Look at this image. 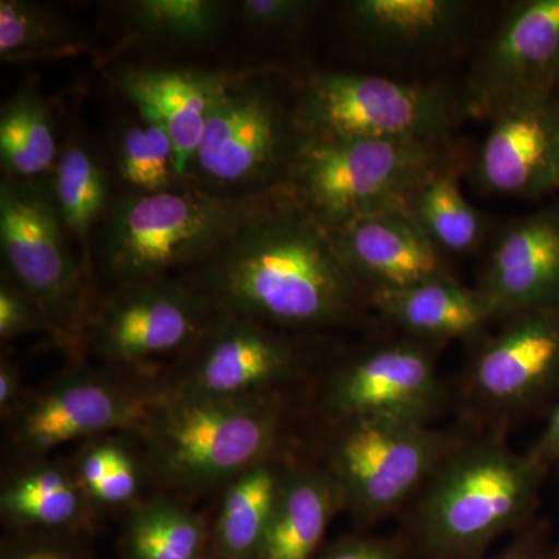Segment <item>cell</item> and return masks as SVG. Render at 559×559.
Here are the masks:
<instances>
[{
    "mask_svg": "<svg viewBox=\"0 0 559 559\" xmlns=\"http://www.w3.org/2000/svg\"><path fill=\"white\" fill-rule=\"evenodd\" d=\"M182 277L224 314L271 329L344 325L369 305L330 230L283 189Z\"/></svg>",
    "mask_w": 559,
    "mask_h": 559,
    "instance_id": "obj_1",
    "label": "cell"
},
{
    "mask_svg": "<svg viewBox=\"0 0 559 559\" xmlns=\"http://www.w3.org/2000/svg\"><path fill=\"white\" fill-rule=\"evenodd\" d=\"M547 465L495 439L457 443L421 488L411 520L419 559H485L538 503Z\"/></svg>",
    "mask_w": 559,
    "mask_h": 559,
    "instance_id": "obj_2",
    "label": "cell"
},
{
    "mask_svg": "<svg viewBox=\"0 0 559 559\" xmlns=\"http://www.w3.org/2000/svg\"><path fill=\"white\" fill-rule=\"evenodd\" d=\"M283 189L231 197L186 183L114 197L98 229V271L109 286L178 277L212 255Z\"/></svg>",
    "mask_w": 559,
    "mask_h": 559,
    "instance_id": "obj_3",
    "label": "cell"
},
{
    "mask_svg": "<svg viewBox=\"0 0 559 559\" xmlns=\"http://www.w3.org/2000/svg\"><path fill=\"white\" fill-rule=\"evenodd\" d=\"M282 403L274 395L223 400L189 395L159 384L145 425L143 465L180 498L224 489L274 455Z\"/></svg>",
    "mask_w": 559,
    "mask_h": 559,
    "instance_id": "obj_4",
    "label": "cell"
},
{
    "mask_svg": "<svg viewBox=\"0 0 559 559\" xmlns=\"http://www.w3.org/2000/svg\"><path fill=\"white\" fill-rule=\"evenodd\" d=\"M448 142L301 139L285 187L329 230L390 209H406L412 193L440 168L466 156Z\"/></svg>",
    "mask_w": 559,
    "mask_h": 559,
    "instance_id": "obj_5",
    "label": "cell"
},
{
    "mask_svg": "<svg viewBox=\"0 0 559 559\" xmlns=\"http://www.w3.org/2000/svg\"><path fill=\"white\" fill-rule=\"evenodd\" d=\"M293 103L301 139L448 142L469 117L450 84L364 73L312 75Z\"/></svg>",
    "mask_w": 559,
    "mask_h": 559,
    "instance_id": "obj_6",
    "label": "cell"
},
{
    "mask_svg": "<svg viewBox=\"0 0 559 559\" xmlns=\"http://www.w3.org/2000/svg\"><path fill=\"white\" fill-rule=\"evenodd\" d=\"M69 234L43 180L0 182L3 271L43 312L51 342L80 360L94 305V272L70 248Z\"/></svg>",
    "mask_w": 559,
    "mask_h": 559,
    "instance_id": "obj_7",
    "label": "cell"
},
{
    "mask_svg": "<svg viewBox=\"0 0 559 559\" xmlns=\"http://www.w3.org/2000/svg\"><path fill=\"white\" fill-rule=\"evenodd\" d=\"M294 103L263 81L235 79L210 114L189 180L231 197L285 186L300 145Z\"/></svg>",
    "mask_w": 559,
    "mask_h": 559,
    "instance_id": "obj_8",
    "label": "cell"
},
{
    "mask_svg": "<svg viewBox=\"0 0 559 559\" xmlns=\"http://www.w3.org/2000/svg\"><path fill=\"white\" fill-rule=\"evenodd\" d=\"M334 425L325 471L342 507L362 521L395 513L457 444L423 423L355 418Z\"/></svg>",
    "mask_w": 559,
    "mask_h": 559,
    "instance_id": "obj_9",
    "label": "cell"
},
{
    "mask_svg": "<svg viewBox=\"0 0 559 559\" xmlns=\"http://www.w3.org/2000/svg\"><path fill=\"white\" fill-rule=\"evenodd\" d=\"M159 385L132 381L124 370L72 369L35 392L7 419L10 450L20 465L49 459L58 448L114 432L138 433Z\"/></svg>",
    "mask_w": 559,
    "mask_h": 559,
    "instance_id": "obj_10",
    "label": "cell"
},
{
    "mask_svg": "<svg viewBox=\"0 0 559 559\" xmlns=\"http://www.w3.org/2000/svg\"><path fill=\"white\" fill-rule=\"evenodd\" d=\"M218 311L182 277L109 286L95 297L84 348L112 369L135 373L191 348Z\"/></svg>",
    "mask_w": 559,
    "mask_h": 559,
    "instance_id": "obj_11",
    "label": "cell"
},
{
    "mask_svg": "<svg viewBox=\"0 0 559 559\" xmlns=\"http://www.w3.org/2000/svg\"><path fill=\"white\" fill-rule=\"evenodd\" d=\"M299 348L289 337L253 320L218 312L179 358L164 388L209 399L274 395L300 369Z\"/></svg>",
    "mask_w": 559,
    "mask_h": 559,
    "instance_id": "obj_12",
    "label": "cell"
},
{
    "mask_svg": "<svg viewBox=\"0 0 559 559\" xmlns=\"http://www.w3.org/2000/svg\"><path fill=\"white\" fill-rule=\"evenodd\" d=\"M465 92L471 119L510 103L559 94V0H522L481 46Z\"/></svg>",
    "mask_w": 559,
    "mask_h": 559,
    "instance_id": "obj_13",
    "label": "cell"
},
{
    "mask_svg": "<svg viewBox=\"0 0 559 559\" xmlns=\"http://www.w3.org/2000/svg\"><path fill=\"white\" fill-rule=\"evenodd\" d=\"M471 399L509 419L559 388V307L518 312L484 342L466 378Z\"/></svg>",
    "mask_w": 559,
    "mask_h": 559,
    "instance_id": "obj_14",
    "label": "cell"
},
{
    "mask_svg": "<svg viewBox=\"0 0 559 559\" xmlns=\"http://www.w3.org/2000/svg\"><path fill=\"white\" fill-rule=\"evenodd\" d=\"M488 121L466 171L481 194L539 200L559 191V94L510 103Z\"/></svg>",
    "mask_w": 559,
    "mask_h": 559,
    "instance_id": "obj_15",
    "label": "cell"
},
{
    "mask_svg": "<svg viewBox=\"0 0 559 559\" xmlns=\"http://www.w3.org/2000/svg\"><path fill=\"white\" fill-rule=\"evenodd\" d=\"M441 400L432 353L418 341H404L370 349L336 371L326 388L325 411L334 423L382 418L428 425Z\"/></svg>",
    "mask_w": 559,
    "mask_h": 559,
    "instance_id": "obj_16",
    "label": "cell"
},
{
    "mask_svg": "<svg viewBox=\"0 0 559 559\" xmlns=\"http://www.w3.org/2000/svg\"><path fill=\"white\" fill-rule=\"evenodd\" d=\"M476 289L495 320L559 307V201L498 230Z\"/></svg>",
    "mask_w": 559,
    "mask_h": 559,
    "instance_id": "obj_17",
    "label": "cell"
},
{
    "mask_svg": "<svg viewBox=\"0 0 559 559\" xmlns=\"http://www.w3.org/2000/svg\"><path fill=\"white\" fill-rule=\"evenodd\" d=\"M330 234L341 259L367 294L451 274L447 257L406 209L371 213Z\"/></svg>",
    "mask_w": 559,
    "mask_h": 559,
    "instance_id": "obj_18",
    "label": "cell"
},
{
    "mask_svg": "<svg viewBox=\"0 0 559 559\" xmlns=\"http://www.w3.org/2000/svg\"><path fill=\"white\" fill-rule=\"evenodd\" d=\"M344 11L353 38L393 60L455 49L473 31L477 5L465 0H352Z\"/></svg>",
    "mask_w": 559,
    "mask_h": 559,
    "instance_id": "obj_19",
    "label": "cell"
},
{
    "mask_svg": "<svg viewBox=\"0 0 559 559\" xmlns=\"http://www.w3.org/2000/svg\"><path fill=\"white\" fill-rule=\"evenodd\" d=\"M234 75L200 69L140 68L123 73L120 84L140 112L154 117L175 145L182 178L200 148L210 114Z\"/></svg>",
    "mask_w": 559,
    "mask_h": 559,
    "instance_id": "obj_20",
    "label": "cell"
},
{
    "mask_svg": "<svg viewBox=\"0 0 559 559\" xmlns=\"http://www.w3.org/2000/svg\"><path fill=\"white\" fill-rule=\"evenodd\" d=\"M367 300L417 341L471 340L495 320L479 290L460 285L452 274L406 288L371 290Z\"/></svg>",
    "mask_w": 559,
    "mask_h": 559,
    "instance_id": "obj_21",
    "label": "cell"
},
{
    "mask_svg": "<svg viewBox=\"0 0 559 559\" xmlns=\"http://www.w3.org/2000/svg\"><path fill=\"white\" fill-rule=\"evenodd\" d=\"M94 513L70 465L50 457L22 463L0 489V516L10 532L86 533Z\"/></svg>",
    "mask_w": 559,
    "mask_h": 559,
    "instance_id": "obj_22",
    "label": "cell"
},
{
    "mask_svg": "<svg viewBox=\"0 0 559 559\" xmlns=\"http://www.w3.org/2000/svg\"><path fill=\"white\" fill-rule=\"evenodd\" d=\"M340 495L325 469L289 468L253 559H318Z\"/></svg>",
    "mask_w": 559,
    "mask_h": 559,
    "instance_id": "obj_23",
    "label": "cell"
},
{
    "mask_svg": "<svg viewBox=\"0 0 559 559\" xmlns=\"http://www.w3.org/2000/svg\"><path fill=\"white\" fill-rule=\"evenodd\" d=\"M289 466L263 460L223 489L210 524V559H253L274 513Z\"/></svg>",
    "mask_w": 559,
    "mask_h": 559,
    "instance_id": "obj_24",
    "label": "cell"
},
{
    "mask_svg": "<svg viewBox=\"0 0 559 559\" xmlns=\"http://www.w3.org/2000/svg\"><path fill=\"white\" fill-rule=\"evenodd\" d=\"M471 159L473 156L466 154L430 175L406 205L412 218L444 257L468 255L491 237V218L474 207L460 189V179L468 171Z\"/></svg>",
    "mask_w": 559,
    "mask_h": 559,
    "instance_id": "obj_25",
    "label": "cell"
},
{
    "mask_svg": "<svg viewBox=\"0 0 559 559\" xmlns=\"http://www.w3.org/2000/svg\"><path fill=\"white\" fill-rule=\"evenodd\" d=\"M47 186L69 237L79 245L84 264L94 272L92 234L100 229L114 198L100 159L86 143L70 140L62 146Z\"/></svg>",
    "mask_w": 559,
    "mask_h": 559,
    "instance_id": "obj_26",
    "label": "cell"
},
{
    "mask_svg": "<svg viewBox=\"0 0 559 559\" xmlns=\"http://www.w3.org/2000/svg\"><path fill=\"white\" fill-rule=\"evenodd\" d=\"M120 559H210V525L173 496L127 510Z\"/></svg>",
    "mask_w": 559,
    "mask_h": 559,
    "instance_id": "obj_27",
    "label": "cell"
},
{
    "mask_svg": "<svg viewBox=\"0 0 559 559\" xmlns=\"http://www.w3.org/2000/svg\"><path fill=\"white\" fill-rule=\"evenodd\" d=\"M55 120L32 86L22 87L0 109V164L5 178L39 180L60 157Z\"/></svg>",
    "mask_w": 559,
    "mask_h": 559,
    "instance_id": "obj_28",
    "label": "cell"
},
{
    "mask_svg": "<svg viewBox=\"0 0 559 559\" xmlns=\"http://www.w3.org/2000/svg\"><path fill=\"white\" fill-rule=\"evenodd\" d=\"M87 40L55 11L24 2H0V60L27 62L72 57L86 49Z\"/></svg>",
    "mask_w": 559,
    "mask_h": 559,
    "instance_id": "obj_29",
    "label": "cell"
},
{
    "mask_svg": "<svg viewBox=\"0 0 559 559\" xmlns=\"http://www.w3.org/2000/svg\"><path fill=\"white\" fill-rule=\"evenodd\" d=\"M116 168L132 193H157L186 186L178 156L164 127L138 110V120L121 128L116 143Z\"/></svg>",
    "mask_w": 559,
    "mask_h": 559,
    "instance_id": "obj_30",
    "label": "cell"
},
{
    "mask_svg": "<svg viewBox=\"0 0 559 559\" xmlns=\"http://www.w3.org/2000/svg\"><path fill=\"white\" fill-rule=\"evenodd\" d=\"M70 468L94 507L130 510L140 500L142 465L119 437L84 441Z\"/></svg>",
    "mask_w": 559,
    "mask_h": 559,
    "instance_id": "obj_31",
    "label": "cell"
},
{
    "mask_svg": "<svg viewBox=\"0 0 559 559\" xmlns=\"http://www.w3.org/2000/svg\"><path fill=\"white\" fill-rule=\"evenodd\" d=\"M226 10L218 0H135L124 3V20L139 38L202 44L218 35Z\"/></svg>",
    "mask_w": 559,
    "mask_h": 559,
    "instance_id": "obj_32",
    "label": "cell"
},
{
    "mask_svg": "<svg viewBox=\"0 0 559 559\" xmlns=\"http://www.w3.org/2000/svg\"><path fill=\"white\" fill-rule=\"evenodd\" d=\"M0 559H94L84 533L21 530L2 540Z\"/></svg>",
    "mask_w": 559,
    "mask_h": 559,
    "instance_id": "obj_33",
    "label": "cell"
},
{
    "mask_svg": "<svg viewBox=\"0 0 559 559\" xmlns=\"http://www.w3.org/2000/svg\"><path fill=\"white\" fill-rule=\"evenodd\" d=\"M49 334L46 320L38 305L33 301L27 293H24L2 274L0 280V340L10 342L25 334L36 333Z\"/></svg>",
    "mask_w": 559,
    "mask_h": 559,
    "instance_id": "obj_34",
    "label": "cell"
},
{
    "mask_svg": "<svg viewBox=\"0 0 559 559\" xmlns=\"http://www.w3.org/2000/svg\"><path fill=\"white\" fill-rule=\"evenodd\" d=\"M318 3L310 0H245L241 20L257 31L293 32L305 25Z\"/></svg>",
    "mask_w": 559,
    "mask_h": 559,
    "instance_id": "obj_35",
    "label": "cell"
},
{
    "mask_svg": "<svg viewBox=\"0 0 559 559\" xmlns=\"http://www.w3.org/2000/svg\"><path fill=\"white\" fill-rule=\"evenodd\" d=\"M318 559H401V555L385 540L347 536L322 549Z\"/></svg>",
    "mask_w": 559,
    "mask_h": 559,
    "instance_id": "obj_36",
    "label": "cell"
},
{
    "mask_svg": "<svg viewBox=\"0 0 559 559\" xmlns=\"http://www.w3.org/2000/svg\"><path fill=\"white\" fill-rule=\"evenodd\" d=\"M25 395L27 392L22 384L20 367L14 360L2 356V360H0V415H2L3 421H7L21 406Z\"/></svg>",
    "mask_w": 559,
    "mask_h": 559,
    "instance_id": "obj_37",
    "label": "cell"
},
{
    "mask_svg": "<svg viewBox=\"0 0 559 559\" xmlns=\"http://www.w3.org/2000/svg\"><path fill=\"white\" fill-rule=\"evenodd\" d=\"M488 559H546L538 533L525 532L513 540L506 550Z\"/></svg>",
    "mask_w": 559,
    "mask_h": 559,
    "instance_id": "obj_38",
    "label": "cell"
},
{
    "mask_svg": "<svg viewBox=\"0 0 559 559\" xmlns=\"http://www.w3.org/2000/svg\"><path fill=\"white\" fill-rule=\"evenodd\" d=\"M532 452L536 457L543 460L546 465L559 460V401L554 412H551L549 425H547L543 437H540L538 444Z\"/></svg>",
    "mask_w": 559,
    "mask_h": 559,
    "instance_id": "obj_39",
    "label": "cell"
},
{
    "mask_svg": "<svg viewBox=\"0 0 559 559\" xmlns=\"http://www.w3.org/2000/svg\"><path fill=\"white\" fill-rule=\"evenodd\" d=\"M546 559H559V551L557 555H551V557H546Z\"/></svg>",
    "mask_w": 559,
    "mask_h": 559,
    "instance_id": "obj_40",
    "label": "cell"
}]
</instances>
